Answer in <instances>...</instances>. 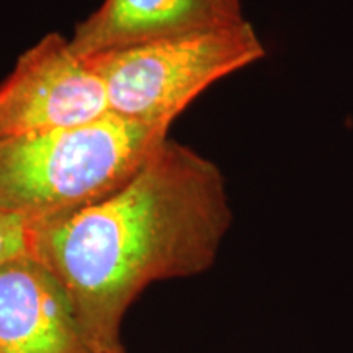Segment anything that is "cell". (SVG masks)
Segmentation results:
<instances>
[{
    "instance_id": "obj_1",
    "label": "cell",
    "mask_w": 353,
    "mask_h": 353,
    "mask_svg": "<svg viewBox=\"0 0 353 353\" xmlns=\"http://www.w3.org/2000/svg\"><path fill=\"white\" fill-rule=\"evenodd\" d=\"M231 223L219 167L167 139L110 196L37 224L33 255L68 291L100 353H112L132 301L156 281L208 270Z\"/></svg>"
},
{
    "instance_id": "obj_2",
    "label": "cell",
    "mask_w": 353,
    "mask_h": 353,
    "mask_svg": "<svg viewBox=\"0 0 353 353\" xmlns=\"http://www.w3.org/2000/svg\"><path fill=\"white\" fill-rule=\"evenodd\" d=\"M169 130L108 113L0 141V208L41 224L94 205L130 182Z\"/></svg>"
},
{
    "instance_id": "obj_3",
    "label": "cell",
    "mask_w": 353,
    "mask_h": 353,
    "mask_svg": "<svg viewBox=\"0 0 353 353\" xmlns=\"http://www.w3.org/2000/svg\"><path fill=\"white\" fill-rule=\"evenodd\" d=\"M263 57L262 39L242 19L88 59L103 79L110 113L170 126L206 88Z\"/></svg>"
},
{
    "instance_id": "obj_4",
    "label": "cell",
    "mask_w": 353,
    "mask_h": 353,
    "mask_svg": "<svg viewBox=\"0 0 353 353\" xmlns=\"http://www.w3.org/2000/svg\"><path fill=\"white\" fill-rule=\"evenodd\" d=\"M108 113L100 72L57 33L23 52L0 83V141L85 125Z\"/></svg>"
},
{
    "instance_id": "obj_5",
    "label": "cell",
    "mask_w": 353,
    "mask_h": 353,
    "mask_svg": "<svg viewBox=\"0 0 353 353\" xmlns=\"http://www.w3.org/2000/svg\"><path fill=\"white\" fill-rule=\"evenodd\" d=\"M0 353H100L68 291L34 255L0 265Z\"/></svg>"
},
{
    "instance_id": "obj_6",
    "label": "cell",
    "mask_w": 353,
    "mask_h": 353,
    "mask_svg": "<svg viewBox=\"0 0 353 353\" xmlns=\"http://www.w3.org/2000/svg\"><path fill=\"white\" fill-rule=\"evenodd\" d=\"M229 21L237 20L211 0H103L76 25L70 46L90 57Z\"/></svg>"
},
{
    "instance_id": "obj_7",
    "label": "cell",
    "mask_w": 353,
    "mask_h": 353,
    "mask_svg": "<svg viewBox=\"0 0 353 353\" xmlns=\"http://www.w3.org/2000/svg\"><path fill=\"white\" fill-rule=\"evenodd\" d=\"M37 223L23 214L0 208V265L33 255Z\"/></svg>"
},
{
    "instance_id": "obj_8",
    "label": "cell",
    "mask_w": 353,
    "mask_h": 353,
    "mask_svg": "<svg viewBox=\"0 0 353 353\" xmlns=\"http://www.w3.org/2000/svg\"><path fill=\"white\" fill-rule=\"evenodd\" d=\"M224 15L232 20L244 19L242 15V0H211Z\"/></svg>"
},
{
    "instance_id": "obj_9",
    "label": "cell",
    "mask_w": 353,
    "mask_h": 353,
    "mask_svg": "<svg viewBox=\"0 0 353 353\" xmlns=\"http://www.w3.org/2000/svg\"><path fill=\"white\" fill-rule=\"evenodd\" d=\"M112 353H125V352H123V350H121V347H120V348H117V350H113Z\"/></svg>"
}]
</instances>
